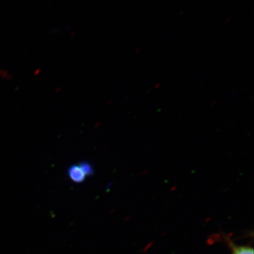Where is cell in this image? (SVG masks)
Masks as SVG:
<instances>
[{
    "instance_id": "2",
    "label": "cell",
    "mask_w": 254,
    "mask_h": 254,
    "mask_svg": "<svg viewBox=\"0 0 254 254\" xmlns=\"http://www.w3.org/2000/svg\"><path fill=\"white\" fill-rule=\"evenodd\" d=\"M232 249V254H254V249L248 246H237L229 241Z\"/></svg>"
},
{
    "instance_id": "3",
    "label": "cell",
    "mask_w": 254,
    "mask_h": 254,
    "mask_svg": "<svg viewBox=\"0 0 254 254\" xmlns=\"http://www.w3.org/2000/svg\"><path fill=\"white\" fill-rule=\"evenodd\" d=\"M79 165L81 166L82 170L86 173V176H90V175H93V169L92 168L91 164L84 162V163L80 164Z\"/></svg>"
},
{
    "instance_id": "1",
    "label": "cell",
    "mask_w": 254,
    "mask_h": 254,
    "mask_svg": "<svg viewBox=\"0 0 254 254\" xmlns=\"http://www.w3.org/2000/svg\"><path fill=\"white\" fill-rule=\"evenodd\" d=\"M68 175L70 180L76 183H81L84 181L86 175L80 165H73L68 170Z\"/></svg>"
}]
</instances>
